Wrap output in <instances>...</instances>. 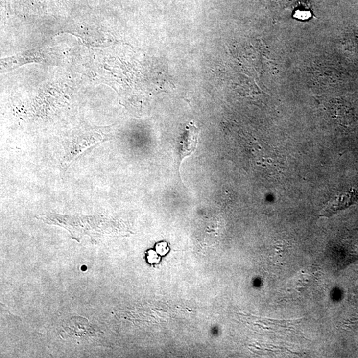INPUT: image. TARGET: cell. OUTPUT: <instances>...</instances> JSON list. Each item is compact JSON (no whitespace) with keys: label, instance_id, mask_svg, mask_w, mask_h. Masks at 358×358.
I'll list each match as a JSON object with an SVG mask.
<instances>
[{"label":"cell","instance_id":"obj_1","mask_svg":"<svg viewBox=\"0 0 358 358\" xmlns=\"http://www.w3.org/2000/svg\"><path fill=\"white\" fill-rule=\"evenodd\" d=\"M198 132L195 127L189 126L181 141L180 155L182 159L189 156L196 149L197 145Z\"/></svg>","mask_w":358,"mask_h":358},{"label":"cell","instance_id":"obj_2","mask_svg":"<svg viewBox=\"0 0 358 358\" xmlns=\"http://www.w3.org/2000/svg\"><path fill=\"white\" fill-rule=\"evenodd\" d=\"M148 260H149L150 263H156V262H158L159 258L154 252L150 251L149 255H148Z\"/></svg>","mask_w":358,"mask_h":358}]
</instances>
